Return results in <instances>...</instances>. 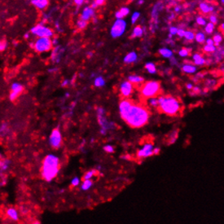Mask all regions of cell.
<instances>
[{
    "instance_id": "obj_54",
    "label": "cell",
    "mask_w": 224,
    "mask_h": 224,
    "mask_svg": "<svg viewBox=\"0 0 224 224\" xmlns=\"http://www.w3.org/2000/svg\"><path fill=\"white\" fill-rule=\"evenodd\" d=\"M130 1H133V0H130Z\"/></svg>"
},
{
    "instance_id": "obj_24",
    "label": "cell",
    "mask_w": 224,
    "mask_h": 224,
    "mask_svg": "<svg viewBox=\"0 0 224 224\" xmlns=\"http://www.w3.org/2000/svg\"><path fill=\"white\" fill-rule=\"evenodd\" d=\"M143 35V29L139 25L136 26L133 29V33L131 34V38H139Z\"/></svg>"
},
{
    "instance_id": "obj_36",
    "label": "cell",
    "mask_w": 224,
    "mask_h": 224,
    "mask_svg": "<svg viewBox=\"0 0 224 224\" xmlns=\"http://www.w3.org/2000/svg\"><path fill=\"white\" fill-rule=\"evenodd\" d=\"M105 3V0H95L93 2V3L91 4V7L93 8H96L98 6H102Z\"/></svg>"
},
{
    "instance_id": "obj_16",
    "label": "cell",
    "mask_w": 224,
    "mask_h": 224,
    "mask_svg": "<svg viewBox=\"0 0 224 224\" xmlns=\"http://www.w3.org/2000/svg\"><path fill=\"white\" fill-rule=\"evenodd\" d=\"M195 40L196 43H200V44L206 43V33H204L203 31H197V32L195 33Z\"/></svg>"
},
{
    "instance_id": "obj_29",
    "label": "cell",
    "mask_w": 224,
    "mask_h": 224,
    "mask_svg": "<svg viewBox=\"0 0 224 224\" xmlns=\"http://www.w3.org/2000/svg\"><path fill=\"white\" fill-rule=\"evenodd\" d=\"M191 52V51L190 50V49L182 48V49H180V50H179V55H180L181 57H187L188 55H190Z\"/></svg>"
},
{
    "instance_id": "obj_25",
    "label": "cell",
    "mask_w": 224,
    "mask_h": 224,
    "mask_svg": "<svg viewBox=\"0 0 224 224\" xmlns=\"http://www.w3.org/2000/svg\"><path fill=\"white\" fill-rule=\"evenodd\" d=\"M195 22L200 26H206V24H207V20L206 17H204L202 16H197L195 17Z\"/></svg>"
},
{
    "instance_id": "obj_27",
    "label": "cell",
    "mask_w": 224,
    "mask_h": 224,
    "mask_svg": "<svg viewBox=\"0 0 224 224\" xmlns=\"http://www.w3.org/2000/svg\"><path fill=\"white\" fill-rule=\"evenodd\" d=\"M129 81L131 82V83H140V82H143V78L141 77H138V76H130L129 77Z\"/></svg>"
},
{
    "instance_id": "obj_32",
    "label": "cell",
    "mask_w": 224,
    "mask_h": 224,
    "mask_svg": "<svg viewBox=\"0 0 224 224\" xmlns=\"http://www.w3.org/2000/svg\"><path fill=\"white\" fill-rule=\"evenodd\" d=\"M146 69H148V71L150 73H156V67H155L154 64L148 63L146 65Z\"/></svg>"
},
{
    "instance_id": "obj_42",
    "label": "cell",
    "mask_w": 224,
    "mask_h": 224,
    "mask_svg": "<svg viewBox=\"0 0 224 224\" xmlns=\"http://www.w3.org/2000/svg\"><path fill=\"white\" fill-rule=\"evenodd\" d=\"M95 173H96V171H95V170L89 171V172H87V173L86 174L85 176H84V179H85V180H86V179H90L92 177V176H93V175Z\"/></svg>"
},
{
    "instance_id": "obj_48",
    "label": "cell",
    "mask_w": 224,
    "mask_h": 224,
    "mask_svg": "<svg viewBox=\"0 0 224 224\" xmlns=\"http://www.w3.org/2000/svg\"><path fill=\"white\" fill-rule=\"evenodd\" d=\"M78 183H79V180H78V179H74L73 180V182H72V185L73 186H77V184H78Z\"/></svg>"
},
{
    "instance_id": "obj_28",
    "label": "cell",
    "mask_w": 224,
    "mask_h": 224,
    "mask_svg": "<svg viewBox=\"0 0 224 224\" xmlns=\"http://www.w3.org/2000/svg\"><path fill=\"white\" fill-rule=\"evenodd\" d=\"M7 214H8V215L9 216V218L15 220V221H16V220L18 219L17 213H16V211L14 210V209H9V210H8V212H7Z\"/></svg>"
},
{
    "instance_id": "obj_31",
    "label": "cell",
    "mask_w": 224,
    "mask_h": 224,
    "mask_svg": "<svg viewBox=\"0 0 224 224\" xmlns=\"http://www.w3.org/2000/svg\"><path fill=\"white\" fill-rule=\"evenodd\" d=\"M91 185H92L91 180H90V179H86L85 181H84L83 184H82V186H81V188H82L83 190H87L89 189Z\"/></svg>"
},
{
    "instance_id": "obj_7",
    "label": "cell",
    "mask_w": 224,
    "mask_h": 224,
    "mask_svg": "<svg viewBox=\"0 0 224 224\" xmlns=\"http://www.w3.org/2000/svg\"><path fill=\"white\" fill-rule=\"evenodd\" d=\"M31 33L39 38H43V37L51 38L53 35V31L51 29L44 26L43 24H37L36 26L31 29Z\"/></svg>"
},
{
    "instance_id": "obj_2",
    "label": "cell",
    "mask_w": 224,
    "mask_h": 224,
    "mask_svg": "<svg viewBox=\"0 0 224 224\" xmlns=\"http://www.w3.org/2000/svg\"><path fill=\"white\" fill-rule=\"evenodd\" d=\"M59 159L55 156L49 155L45 157L42 169V175L46 181H51L56 176L59 171Z\"/></svg>"
},
{
    "instance_id": "obj_26",
    "label": "cell",
    "mask_w": 224,
    "mask_h": 224,
    "mask_svg": "<svg viewBox=\"0 0 224 224\" xmlns=\"http://www.w3.org/2000/svg\"><path fill=\"white\" fill-rule=\"evenodd\" d=\"M195 34L192 30H186L184 38L188 42H192L193 40H195Z\"/></svg>"
},
{
    "instance_id": "obj_53",
    "label": "cell",
    "mask_w": 224,
    "mask_h": 224,
    "mask_svg": "<svg viewBox=\"0 0 224 224\" xmlns=\"http://www.w3.org/2000/svg\"><path fill=\"white\" fill-rule=\"evenodd\" d=\"M220 2H221L222 4H224V0H220Z\"/></svg>"
},
{
    "instance_id": "obj_6",
    "label": "cell",
    "mask_w": 224,
    "mask_h": 224,
    "mask_svg": "<svg viewBox=\"0 0 224 224\" xmlns=\"http://www.w3.org/2000/svg\"><path fill=\"white\" fill-rule=\"evenodd\" d=\"M126 28V22L123 19H117L111 28V35L112 38H119L124 34Z\"/></svg>"
},
{
    "instance_id": "obj_46",
    "label": "cell",
    "mask_w": 224,
    "mask_h": 224,
    "mask_svg": "<svg viewBox=\"0 0 224 224\" xmlns=\"http://www.w3.org/2000/svg\"><path fill=\"white\" fill-rule=\"evenodd\" d=\"M6 46H7L6 41L2 40V42H1V47H0V49H1V51H3L4 49L6 48Z\"/></svg>"
},
{
    "instance_id": "obj_34",
    "label": "cell",
    "mask_w": 224,
    "mask_h": 224,
    "mask_svg": "<svg viewBox=\"0 0 224 224\" xmlns=\"http://www.w3.org/2000/svg\"><path fill=\"white\" fill-rule=\"evenodd\" d=\"M217 84V81L215 80H212V79H207L205 81V85L207 86V87L210 88L213 87L214 86H215Z\"/></svg>"
},
{
    "instance_id": "obj_5",
    "label": "cell",
    "mask_w": 224,
    "mask_h": 224,
    "mask_svg": "<svg viewBox=\"0 0 224 224\" xmlns=\"http://www.w3.org/2000/svg\"><path fill=\"white\" fill-rule=\"evenodd\" d=\"M35 51L38 52H45L50 51L52 47V42L48 37L39 38V39L34 43Z\"/></svg>"
},
{
    "instance_id": "obj_45",
    "label": "cell",
    "mask_w": 224,
    "mask_h": 224,
    "mask_svg": "<svg viewBox=\"0 0 224 224\" xmlns=\"http://www.w3.org/2000/svg\"><path fill=\"white\" fill-rule=\"evenodd\" d=\"M104 149L106 151V152H108V153H112V152H113V148H112V147L110 146V145L105 146L104 148Z\"/></svg>"
},
{
    "instance_id": "obj_30",
    "label": "cell",
    "mask_w": 224,
    "mask_h": 224,
    "mask_svg": "<svg viewBox=\"0 0 224 224\" xmlns=\"http://www.w3.org/2000/svg\"><path fill=\"white\" fill-rule=\"evenodd\" d=\"M88 21L87 20H82V19H79L78 21L77 22V28H79L80 29H82L86 28V26L87 25Z\"/></svg>"
},
{
    "instance_id": "obj_35",
    "label": "cell",
    "mask_w": 224,
    "mask_h": 224,
    "mask_svg": "<svg viewBox=\"0 0 224 224\" xmlns=\"http://www.w3.org/2000/svg\"><path fill=\"white\" fill-rule=\"evenodd\" d=\"M191 91L190 92V95H191V96H196V95H200V94L202 93L201 90L200 89L199 87H197V86L193 87Z\"/></svg>"
},
{
    "instance_id": "obj_11",
    "label": "cell",
    "mask_w": 224,
    "mask_h": 224,
    "mask_svg": "<svg viewBox=\"0 0 224 224\" xmlns=\"http://www.w3.org/2000/svg\"><path fill=\"white\" fill-rule=\"evenodd\" d=\"M153 154L154 153H153V148L152 144H146L142 150H139L138 152V157H149Z\"/></svg>"
},
{
    "instance_id": "obj_14",
    "label": "cell",
    "mask_w": 224,
    "mask_h": 224,
    "mask_svg": "<svg viewBox=\"0 0 224 224\" xmlns=\"http://www.w3.org/2000/svg\"><path fill=\"white\" fill-rule=\"evenodd\" d=\"M192 60H193L194 65H198V66H202L206 64V59L200 53H195L192 55Z\"/></svg>"
},
{
    "instance_id": "obj_40",
    "label": "cell",
    "mask_w": 224,
    "mask_h": 224,
    "mask_svg": "<svg viewBox=\"0 0 224 224\" xmlns=\"http://www.w3.org/2000/svg\"><path fill=\"white\" fill-rule=\"evenodd\" d=\"M185 33L186 30L184 29H179V30H178V34L177 35L179 37V38H184V35H185Z\"/></svg>"
},
{
    "instance_id": "obj_19",
    "label": "cell",
    "mask_w": 224,
    "mask_h": 224,
    "mask_svg": "<svg viewBox=\"0 0 224 224\" xmlns=\"http://www.w3.org/2000/svg\"><path fill=\"white\" fill-rule=\"evenodd\" d=\"M215 25L216 24H213V23H211L209 21V22L206 24L205 28H204L205 33H206V34H208V35L212 34L214 32V29H215Z\"/></svg>"
},
{
    "instance_id": "obj_21",
    "label": "cell",
    "mask_w": 224,
    "mask_h": 224,
    "mask_svg": "<svg viewBox=\"0 0 224 224\" xmlns=\"http://www.w3.org/2000/svg\"><path fill=\"white\" fill-rule=\"evenodd\" d=\"M182 70H183L184 73H194L196 70H197V69H196V67L195 66H194L193 65H184L183 66V68H182Z\"/></svg>"
},
{
    "instance_id": "obj_15",
    "label": "cell",
    "mask_w": 224,
    "mask_h": 224,
    "mask_svg": "<svg viewBox=\"0 0 224 224\" xmlns=\"http://www.w3.org/2000/svg\"><path fill=\"white\" fill-rule=\"evenodd\" d=\"M32 4L39 9H44L49 4L48 0H32Z\"/></svg>"
},
{
    "instance_id": "obj_12",
    "label": "cell",
    "mask_w": 224,
    "mask_h": 224,
    "mask_svg": "<svg viewBox=\"0 0 224 224\" xmlns=\"http://www.w3.org/2000/svg\"><path fill=\"white\" fill-rule=\"evenodd\" d=\"M12 91L11 92L10 94V100H12V101H13V100H15V99L18 97L19 95L23 91V86H20V84L15 83L12 85Z\"/></svg>"
},
{
    "instance_id": "obj_18",
    "label": "cell",
    "mask_w": 224,
    "mask_h": 224,
    "mask_svg": "<svg viewBox=\"0 0 224 224\" xmlns=\"http://www.w3.org/2000/svg\"><path fill=\"white\" fill-rule=\"evenodd\" d=\"M213 39H214V45L218 47H219L220 44L222 43V41H223V36H222L221 33H215L214 36H213Z\"/></svg>"
},
{
    "instance_id": "obj_22",
    "label": "cell",
    "mask_w": 224,
    "mask_h": 224,
    "mask_svg": "<svg viewBox=\"0 0 224 224\" xmlns=\"http://www.w3.org/2000/svg\"><path fill=\"white\" fill-rule=\"evenodd\" d=\"M159 52H160V54H161L163 57H165V58H171L172 55H173L172 51L168 48L160 49V50H159Z\"/></svg>"
},
{
    "instance_id": "obj_47",
    "label": "cell",
    "mask_w": 224,
    "mask_h": 224,
    "mask_svg": "<svg viewBox=\"0 0 224 224\" xmlns=\"http://www.w3.org/2000/svg\"><path fill=\"white\" fill-rule=\"evenodd\" d=\"M84 3V0H74V3L77 6H80Z\"/></svg>"
},
{
    "instance_id": "obj_37",
    "label": "cell",
    "mask_w": 224,
    "mask_h": 224,
    "mask_svg": "<svg viewBox=\"0 0 224 224\" xmlns=\"http://www.w3.org/2000/svg\"><path fill=\"white\" fill-rule=\"evenodd\" d=\"M104 84V81L101 77H97V78L96 79V81H95V85H96V86H102Z\"/></svg>"
},
{
    "instance_id": "obj_52",
    "label": "cell",
    "mask_w": 224,
    "mask_h": 224,
    "mask_svg": "<svg viewBox=\"0 0 224 224\" xmlns=\"http://www.w3.org/2000/svg\"><path fill=\"white\" fill-rule=\"evenodd\" d=\"M170 61H171V62H172V63L174 64V65H175V64H176V62H177V61H176V60H175V58H174V57H171Z\"/></svg>"
},
{
    "instance_id": "obj_43",
    "label": "cell",
    "mask_w": 224,
    "mask_h": 224,
    "mask_svg": "<svg viewBox=\"0 0 224 224\" xmlns=\"http://www.w3.org/2000/svg\"><path fill=\"white\" fill-rule=\"evenodd\" d=\"M206 72H200V73H198L196 75H195V77H197L198 79H201V78H204V77L206 76Z\"/></svg>"
},
{
    "instance_id": "obj_41",
    "label": "cell",
    "mask_w": 224,
    "mask_h": 224,
    "mask_svg": "<svg viewBox=\"0 0 224 224\" xmlns=\"http://www.w3.org/2000/svg\"><path fill=\"white\" fill-rule=\"evenodd\" d=\"M150 104L153 106H158L159 102H158V99L157 98H151L150 100Z\"/></svg>"
},
{
    "instance_id": "obj_38",
    "label": "cell",
    "mask_w": 224,
    "mask_h": 224,
    "mask_svg": "<svg viewBox=\"0 0 224 224\" xmlns=\"http://www.w3.org/2000/svg\"><path fill=\"white\" fill-rule=\"evenodd\" d=\"M178 30H179V29H178L176 26H171L170 28H169V30L170 36H173V35H177Z\"/></svg>"
},
{
    "instance_id": "obj_9",
    "label": "cell",
    "mask_w": 224,
    "mask_h": 224,
    "mask_svg": "<svg viewBox=\"0 0 224 224\" xmlns=\"http://www.w3.org/2000/svg\"><path fill=\"white\" fill-rule=\"evenodd\" d=\"M198 8H199L200 12L205 15H208V14H210V13H213V12L215 11V8H214V7L213 6L212 4L209 3H206V2L200 3L199 6H198Z\"/></svg>"
},
{
    "instance_id": "obj_4",
    "label": "cell",
    "mask_w": 224,
    "mask_h": 224,
    "mask_svg": "<svg viewBox=\"0 0 224 224\" xmlns=\"http://www.w3.org/2000/svg\"><path fill=\"white\" fill-rule=\"evenodd\" d=\"M140 93L143 98L149 99L154 98L161 93V85L159 81H150L142 85L140 88Z\"/></svg>"
},
{
    "instance_id": "obj_1",
    "label": "cell",
    "mask_w": 224,
    "mask_h": 224,
    "mask_svg": "<svg viewBox=\"0 0 224 224\" xmlns=\"http://www.w3.org/2000/svg\"><path fill=\"white\" fill-rule=\"evenodd\" d=\"M120 113L122 119L132 128L144 126L150 116L148 110L144 106L126 99L120 103Z\"/></svg>"
},
{
    "instance_id": "obj_8",
    "label": "cell",
    "mask_w": 224,
    "mask_h": 224,
    "mask_svg": "<svg viewBox=\"0 0 224 224\" xmlns=\"http://www.w3.org/2000/svg\"><path fill=\"white\" fill-rule=\"evenodd\" d=\"M50 143L51 146L54 148H59L61 144V135L58 128L53 130L50 137Z\"/></svg>"
},
{
    "instance_id": "obj_50",
    "label": "cell",
    "mask_w": 224,
    "mask_h": 224,
    "mask_svg": "<svg viewBox=\"0 0 224 224\" xmlns=\"http://www.w3.org/2000/svg\"><path fill=\"white\" fill-rule=\"evenodd\" d=\"M220 29H221L222 33H224V22L220 24Z\"/></svg>"
},
{
    "instance_id": "obj_10",
    "label": "cell",
    "mask_w": 224,
    "mask_h": 224,
    "mask_svg": "<svg viewBox=\"0 0 224 224\" xmlns=\"http://www.w3.org/2000/svg\"><path fill=\"white\" fill-rule=\"evenodd\" d=\"M132 91V83L130 81H125L121 86V93L124 97H129Z\"/></svg>"
},
{
    "instance_id": "obj_17",
    "label": "cell",
    "mask_w": 224,
    "mask_h": 224,
    "mask_svg": "<svg viewBox=\"0 0 224 224\" xmlns=\"http://www.w3.org/2000/svg\"><path fill=\"white\" fill-rule=\"evenodd\" d=\"M129 12H130L129 8L124 7V8H122L120 10H118L117 12H116L115 16H116L117 19H124L125 17L129 14Z\"/></svg>"
},
{
    "instance_id": "obj_39",
    "label": "cell",
    "mask_w": 224,
    "mask_h": 224,
    "mask_svg": "<svg viewBox=\"0 0 224 224\" xmlns=\"http://www.w3.org/2000/svg\"><path fill=\"white\" fill-rule=\"evenodd\" d=\"M139 16H140L139 12H134V14L132 15V16H131V22H132V24H134V23L137 20H138V18L139 17Z\"/></svg>"
},
{
    "instance_id": "obj_20",
    "label": "cell",
    "mask_w": 224,
    "mask_h": 224,
    "mask_svg": "<svg viewBox=\"0 0 224 224\" xmlns=\"http://www.w3.org/2000/svg\"><path fill=\"white\" fill-rule=\"evenodd\" d=\"M203 51L205 53H207V54H214V52L217 50V47L215 45H208L206 44L202 48Z\"/></svg>"
},
{
    "instance_id": "obj_23",
    "label": "cell",
    "mask_w": 224,
    "mask_h": 224,
    "mask_svg": "<svg viewBox=\"0 0 224 224\" xmlns=\"http://www.w3.org/2000/svg\"><path fill=\"white\" fill-rule=\"evenodd\" d=\"M137 55L135 54V52H130L129 53L128 55H126V56L125 57L124 61L126 63H132L134 61L136 60Z\"/></svg>"
},
{
    "instance_id": "obj_33",
    "label": "cell",
    "mask_w": 224,
    "mask_h": 224,
    "mask_svg": "<svg viewBox=\"0 0 224 224\" xmlns=\"http://www.w3.org/2000/svg\"><path fill=\"white\" fill-rule=\"evenodd\" d=\"M209 21L211 23H213V24H218V16H217V15L210 14V16H209Z\"/></svg>"
},
{
    "instance_id": "obj_3",
    "label": "cell",
    "mask_w": 224,
    "mask_h": 224,
    "mask_svg": "<svg viewBox=\"0 0 224 224\" xmlns=\"http://www.w3.org/2000/svg\"><path fill=\"white\" fill-rule=\"evenodd\" d=\"M158 102V109H160V112H164L169 116H175L180 110L179 102L170 96L159 97Z\"/></svg>"
},
{
    "instance_id": "obj_51",
    "label": "cell",
    "mask_w": 224,
    "mask_h": 224,
    "mask_svg": "<svg viewBox=\"0 0 224 224\" xmlns=\"http://www.w3.org/2000/svg\"><path fill=\"white\" fill-rule=\"evenodd\" d=\"M159 152H160V148H155L154 150H153V153H154V154H158Z\"/></svg>"
},
{
    "instance_id": "obj_44",
    "label": "cell",
    "mask_w": 224,
    "mask_h": 224,
    "mask_svg": "<svg viewBox=\"0 0 224 224\" xmlns=\"http://www.w3.org/2000/svg\"><path fill=\"white\" fill-rule=\"evenodd\" d=\"M206 44L208 45H214V41L213 38H208L206 40Z\"/></svg>"
},
{
    "instance_id": "obj_49",
    "label": "cell",
    "mask_w": 224,
    "mask_h": 224,
    "mask_svg": "<svg viewBox=\"0 0 224 224\" xmlns=\"http://www.w3.org/2000/svg\"><path fill=\"white\" fill-rule=\"evenodd\" d=\"M186 87H187V90H191L193 88V85L191 83H187V85H186Z\"/></svg>"
},
{
    "instance_id": "obj_13",
    "label": "cell",
    "mask_w": 224,
    "mask_h": 224,
    "mask_svg": "<svg viewBox=\"0 0 224 224\" xmlns=\"http://www.w3.org/2000/svg\"><path fill=\"white\" fill-rule=\"evenodd\" d=\"M94 13H95V11H94V8L92 7L85 8L83 11H82V12H81L80 19H82V20H87L88 21L94 16Z\"/></svg>"
}]
</instances>
